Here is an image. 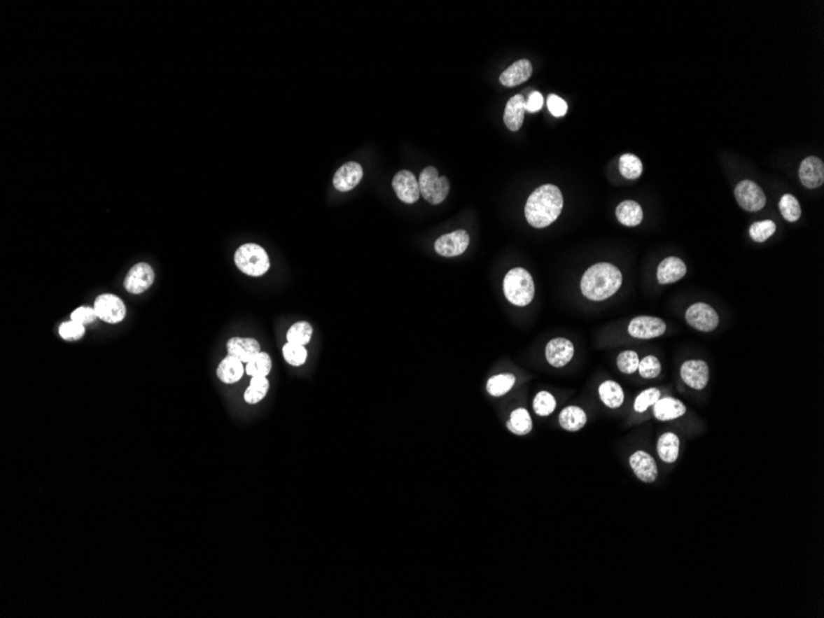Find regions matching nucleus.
<instances>
[{
  "label": "nucleus",
  "mask_w": 824,
  "mask_h": 618,
  "mask_svg": "<svg viewBox=\"0 0 824 618\" xmlns=\"http://www.w3.org/2000/svg\"><path fill=\"white\" fill-rule=\"evenodd\" d=\"M94 310L99 320L106 323H120L126 317V305L114 294H102L94 302Z\"/></svg>",
  "instance_id": "nucleus-6"
},
{
  "label": "nucleus",
  "mask_w": 824,
  "mask_h": 618,
  "mask_svg": "<svg viewBox=\"0 0 824 618\" xmlns=\"http://www.w3.org/2000/svg\"><path fill=\"white\" fill-rule=\"evenodd\" d=\"M312 326L306 321H299V323H294L286 332V341L289 343H294V344H299V346H305L307 343L312 341Z\"/></svg>",
  "instance_id": "nucleus-32"
},
{
  "label": "nucleus",
  "mask_w": 824,
  "mask_h": 618,
  "mask_svg": "<svg viewBox=\"0 0 824 618\" xmlns=\"http://www.w3.org/2000/svg\"><path fill=\"white\" fill-rule=\"evenodd\" d=\"M503 293L513 305L527 307L534 297L533 279L524 268H513L503 279Z\"/></svg>",
  "instance_id": "nucleus-3"
},
{
  "label": "nucleus",
  "mask_w": 824,
  "mask_h": 618,
  "mask_svg": "<svg viewBox=\"0 0 824 618\" xmlns=\"http://www.w3.org/2000/svg\"><path fill=\"white\" fill-rule=\"evenodd\" d=\"M686 321L691 328L702 332L713 331L720 323L718 315L713 307L705 302H696L687 309Z\"/></svg>",
  "instance_id": "nucleus-7"
},
{
  "label": "nucleus",
  "mask_w": 824,
  "mask_h": 618,
  "mask_svg": "<svg viewBox=\"0 0 824 618\" xmlns=\"http://www.w3.org/2000/svg\"><path fill=\"white\" fill-rule=\"evenodd\" d=\"M526 111L529 113H537L542 109L543 106V97L539 92H533L529 94V100L526 101Z\"/></svg>",
  "instance_id": "nucleus-44"
},
{
  "label": "nucleus",
  "mask_w": 824,
  "mask_h": 618,
  "mask_svg": "<svg viewBox=\"0 0 824 618\" xmlns=\"http://www.w3.org/2000/svg\"><path fill=\"white\" fill-rule=\"evenodd\" d=\"M273 363H272V358L268 353L262 352L256 354L253 358L249 360V363H246V374L249 375L251 378H267L272 370Z\"/></svg>",
  "instance_id": "nucleus-28"
},
{
  "label": "nucleus",
  "mask_w": 824,
  "mask_h": 618,
  "mask_svg": "<svg viewBox=\"0 0 824 618\" xmlns=\"http://www.w3.org/2000/svg\"><path fill=\"white\" fill-rule=\"evenodd\" d=\"M616 216L621 224L634 227L642 223L643 210L637 202L626 200L617 206Z\"/></svg>",
  "instance_id": "nucleus-26"
},
{
  "label": "nucleus",
  "mask_w": 824,
  "mask_h": 618,
  "mask_svg": "<svg viewBox=\"0 0 824 618\" xmlns=\"http://www.w3.org/2000/svg\"><path fill=\"white\" fill-rule=\"evenodd\" d=\"M532 425L533 423H532V419L529 416V411L519 407V409H516L511 412L510 420L508 422V428L515 435L526 436L532 431Z\"/></svg>",
  "instance_id": "nucleus-29"
},
{
  "label": "nucleus",
  "mask_w": 824,
  "mask_h": 618,
  "mask_svg": "<svg viewBox=\"0 0 824 618\" xmlns=\"http://www.w3.org/2000/svg\"><path fill=\"white\" fill-rule=\"evenodd\" d=\"M639 357L634 351H624L617 357V367L624 374H633L637 372Z\"/></svg>",
  "instance_id": "nucleus-41"
},
{
  "label": "nucleus",
  "mask_w": 824,
  "mask_h": 618,
  "mask_svg": "<svg viewBox=\"0 0 824 618\" xmlns=\"http://www.w3.org/2000/svg\"><path fill=\"white\" fill-rule=\"evenodd\" d=\"M734 195L738 204L746 211H759L767 204V197L762 188L752 181L738 183Z\"/></svg>",
  "instance_id": "nucleus-8"
},
{
  "label": "nucleus",
  "mask_w": 824,
  "mask_h": 618,
  "mask_svg": "<svg viewBox=\"0 0 824 618\" xmlns=\"http://www.w3.org/2000/svg\"><path fill=\"white\" fill-rule=\"evenodd\" d=\"M419 185L422 197L432 205H438L445 202L451 189L449 181L446 177H440L438 171L432 166L426 167L421 171Z\"/></svg>",
  "instance_id": "nucleus-5"
},
{
  "label": "nucleus",
  "mask_w": 824,
  "mask_h": 618,
  "mask_svg": "<svg viewBox=\"0 0 824 618\" xmlns=\"http://www.w3.org/2000/svg\"><path fill=\"white\" fill-rule=\"evenodd\" d=\"M532 76V64L529 59H519L503 71L500 76V82L505 87H516L529 80Z\"/></svg>",
  "instance_id": "nucleus-19"
},
{
  "label": "nucleus",
  "mask_w": 824,
  "mask_h": 618,
  "mask_svg": "<svg viewBox=\"0 0 824 618\" xmlns=\"http://www.w3.org/2000/svg\"><path fill=\"white\" fill-rule=\"evenodd\" d=\"M58 335L64 341H78L85 335V326L73 320H68L60 325Z\"/></svg>",
  "instance_id": "nucleus-38"
},
{
  "label": "nucleus",
  "mask_w": 824,
  "mask_h": 618,
  "mask_svg": "<svg viewBox=\"0 0 824 618\" xmlns=\"http://www.w3.org/2000/svg\"><path fill=\"white\" fill-rule=\"evenodd\" d=\"M686 274V265L676 257H669L659 265L657 276L659 284H670L680 281Z\"/></svg>",
  "instance_id": "nucleus-21"
},
{
  "label": "nucleus",
  "mask_w": 824,
  "mask_h": 618,
  "mask_svg": "<svg viewBox=\"0 0 824 618\" xmlns=\"http://www.w3.org/2000/svg\"><path fill=\"white\" fill-rule=\"evenodd\" d=\"M235 265L249 276H262L270 270V257L260 244H244L235 253Z\"/></svg>",
  "instance_id": "nucleus-4"
},
{
  "label": "nucleus",
  "mask_w": 824,
  "mask_h": 618,
  "mask_svg": "<svg viewBox=\"0 0 824 618\" xmlns=\"http://www.w3.org/2000/svg\"><path fill=\"white\" fill-rule=\"evenodd\" d=\"M469 234L464 230H456L451 234H443L435 241V251L443 257H456L466 252L469 246Z\"/></svg>",
  "instance_id": "nucleus-10"
},
{
  "label": "nucleus",
  "mask_w": 824,
  "mask_h": 618,
  "mask_svg": "<svg viewBox=\"0 0 824 618\" xmlns=\"http://www.w3.org/2000/svg\"><path fill=\"white\" fill-rule=\"evenodd\" d=\"M680 373L685 384L694 390L705 389L710 380V369L704 360H686Z\"/></svg>",
  "instance_id": "nucleus-13"
},
{
  "label": "nucleus",
  "mask_w": 824,
  "mask_h": 618,
  "mask_svg": "<svg viewBox=\"0 0 824 618\" xmlns=\"http://www.w3.org/2000/svg\"><path fill=\"white\" fill-rule=\"evenodd\" d=\"M599 395L602 402L610 409H617L622 406L624 401V394L621 385L617 384L613 380L603 381L599 388Z\"/></svg>",
  "instance_id": "nucleus-27"
},
{
  "label": "nucleus",
  "mask_w": 824,
  "mask_h": 618,
  "mask_svg": "<svg viewBox=\"0 0 824 618\" xmlns=\"http://www.w3.org/2000/svg\"><path fill=\"white\" fill-rule=\"evenodd\" d=\"M620 171L627 179H637L642 176L643 164L641 160L631 153H624L620 158Z\"/></svg>",
  "instance_id": "nucleus-33"
},
{
  "label": "nucleus",
  "mask_w": 824,
  "mask_h": 618,
  "mask_svg": "<svg viewBox=\"0 0 824 618\" xmlns=\"http://www.w3.org/2000/svg\"><path fill=\"white\" fill-rule=\"evenodd\" d=\"M660 396H662V393L657 388H649V389L644 390L638 395L637 399L634 401V410L639 414L645 412L650 406H654V404L660 399Z\"/></svg>",
  "instance_id": "nucleus-39"
},
{
  "label": "nucleus",
  "mask_w": 824,
  "mask_h": 618,
  "mask_svg": "<svg viewBox=\"0 0 824 618\" xmlns=\"http://www.w3.org/2000/svg\"><path fill=\"white\" fill-rule=\"evenodd\" d=\"M283 357L286 360V363L291 364V367H301L304 365L307 358V351H306L305 346H299V344H294V343H286L283 346Z\"/></svg>",
  "instance_id": "nucleus-34"
},
{
  "label": "nucleus",
  "mask_w": 824,
  "mask_h": 618,
  "mask_svg": "<svg viewBox=\"0 0 824 618\" xmlns=\"http://www.w3.org/2000/svg\"><path fill=\"white\" fill-rule=\"evenodd\" d=\"M775 231H776L775 223L770 221V220H765V221L754 223L749 229V234H750L753 241L764 242L769 237H771L772 234H775Z\"/></svg>",
  "instance_id": "nucleus-37"
},
{
  "label": "nucleus",
  "mask_w": 824,
  "mask_h": 618,
  "mask_svg": "<svg viewBox=\"0 0 824 618\" xmlns=\"http://www.w3.org/2000/svg\"><path fill=\"white\" fill-rule=\"evenodd\" d=\"M686 414V407L681 401L674 398L659 399L654 404V416L659 421H671Z\"/></svg>",
  "instance_id": "nucleus-23"
},
{
  "label": "nucleus",
  "mask_w": 824,
  "mask_h": 618,
  "mask_svg": "<svg viewBox=\"0 0 824 618\" xmlns=\"http://www.w3.org/2000/svg\"><path fill=\"white\" fill-rule=\"evenodd\" d=\"M557 407L554 396L548 391H540L536 395L533 400V410L536 414L542 417L553 414Z\"/></svg>",
  "instance_id": "nucleus-36"
},
{
  "label": "nucleus",
  "mask_w": 824,
  "mask_h": 618,
  "mask_svg": "<svg viewBox=\"0 0 824 618\" xmlns=\"http://www.w3.org/2000/svg\"><path fill=\"white\" fill-rule=\"evenodd\" d=\"M563 209V194L553 184L537 188L524 206V215L531 226L545 229L559 218Z\"/></svg>",
  "instance_id": "nucleus-1"
},
{
  "label": "nucleus",
  "mask_w": 824,
  "mask_h": 618,
  "mask_svg": "<svg viewBox=\"0 0 824 618\" xmlns=\"http://www.w3.org/2000/svg\"><path fill=\"white\" fill-rule=\"evenodd\" d=\"M393 188L400 200L405 204H414L420 197V185L414 173L400 171L393 179Z\"/></svg>",
  "instance_id": "nucleus-12"
},
{
  "label": "nucleus",
  "mask_w": 824,
  "mask_h": 618,
  "mask_svg": "<svg viewBox=\"0 0 824 618\" xmlns=\"http://www.w3.org/2000/svg\"><path fill=\"white\" fill-rule=\"evenodd\" d=\"M270 391V380L267 378H252L246 389L244 399L249 405H256L265 399Z\"/></svg>",
  "instance_id": "nucleus-30"
},
{
  "label": "nucleus",
  "mask_w": 824,
  "mask_h": 618,
  "mask_svg": "<svg viewBox=\"0 0 824 618\" xmlns=\"http://www.w3.org/2000/svg\"><path fill=\"white\" fill-rule=\"evenodd\" d=\"M548 109H550V114L555 116V118H561L566 114L568 111V104L565 103L564 99L560 98L555 94H550L548 97Z\"/></svg>",
  "instance_id": "nucleus-43"
},
{
  "label": "nucleus",
  "mask_w": 824,
  "mask_h": 618,
  "mask_svg": "<svg viewBox=\"0 0 824 618\" xmlns=\"http://www.w3.org/2000/svg\"><path fill=\"white\" fill-rule=\"evenodd\" d=\"M363 178V168L357 162H348L338 168L333 177V187L338 192H349L357 187Z\"/></svg>",
  "instance_id": "nucleus-16"
},
{
  "label": "nucleus",
  "mask_w": 824,
  "mask_h": 618,
  "mask_svg": "<svg viewBox=\"0 0 824 618\" xmlns=\"http://www.w3.org/2000/svg\"><path fill=\"white\" fill-rule=\"evenodd\" d=\"M778 206H780V211H781L783 218L788 220V223H795L801 218L799 203H798L797 199L791 194H785L781 197Z\"/></svg>",
  "instance_id": "nucleus-35"
},
{
  "label": "nucleus",
  "mask_w": 824,
  "mask_h": 618,
  "mask_svg": "<svg viewBox=\"0 0 824 618\" xmlns=\"http://www.w3.org/2000/svg\"><path fill=\"white\" fill-rule=\"evenodd\" d=\"M587 417L585 411L579 406H568L563 409L559 415V423L565 431H580L585 426Z\"/></svg>",
  "instance_id": "nucleus-25"
},
{
  "label": "nucleus",
  "mask_w": 824,
  "mask_h": 618,
  "mask_svg": "<svg viewBox=\"0 0 824 618\" xmlns=\"http://www.w3.org/2000/svg\"><path fill=\"white\" fill-rule=\"evenodd\" d=\"M226 349L228 356L239 359L242 363H249L256 354L260 353V344L254 338L232 337L228 339Z\"/></svg>",
  "instance_id": "nucleus-18"
},
{
  "label": "nucleus",
  "mask_w": 824,
  "mask_h": 618,
  "mask_svg": "<svg viewBox=\"0 0 824 618\" xmlns=\"http://www.w3.org/2000/svg\"><path fill=\"white\" fill-rule=\"evenodd\" d=\"M798 176L804 187L816 189L824 182V164L817 157H807L799 166Z\"/></svg>",
  "instance_id": "nucleus-17"
},
{
  "label": "nucleus",
  "mask_w": 824,
  "mask_h": 618,
  "mask_svg": "<svg viewBox=\"0 0 824 618\" xmlns=\"http://www.w3.org/2000/svg\"><path fill=\"white\" fill-rule=\"evenodd\" d=\"M622 286V273L611 263H597L586 270L581 293L592 302H602L616 294Z\"/></svg>",
  "instance_id": "nucleus-2"
},
{
  "label": "nucleus",
  "mask_w": 824,
  "mask_h": 618,
  "mask_svg": "<svg viewBox=\"0 0 824 618\" xmlns=\"http://www.w3.org/2000/svg\"><path fill=\"white\" fill-rule=\"evenodd\" d=\"M638 370H639V374H641L642 378L653 379V378H657L660 374V372H662V364H660L657 357L647 356L645 358H643L639 362Z\"/></svg>",
  "instance_id": "nucleus-40"
},
{
  "label": "nucleus",
  "mask_w": 824,
  "mask_h": 618,
  "mask_svg": "<svg viewBox=\"0 0 824 618\" xmlns=\"http://www.w3.org/2000/svg\"><path fill=\"white\" fill-rule=\"evenodd\" d=\"M97 318H98L97 312L94 310V307H77L71 314V320L76 321V323H82L84 326L93 323Z\"/></svg>",
  "instance_id": "nucleus-42"
},
{
  "label": "nucleus",
  "mask_w": 824,
  "mask_h": 618,
  "mask_svg": "<svg viewBox=\"0 0 824 618\" xmlns=\"http://www.w3.org/2000/svg\"><path fill=\"white\" fill-rule=\"evenodd\" d=\"M244 373H246V368H244V363H242L239 359L235 358L232 356H228L220 362L218 369H216V375L218 379L221 380L225 384H235L239 380L242 379Z\"/></svg>",
  "instance_id": "nucleus-22"
},
{
  "label": "nucleus",
  "mask_w": 824,
  "mask_h": 618,
  "mask_svg": "<svg viewBox=\"0 0 824 618\" xmlns=\"http://www.w3.org/2000/svg\"><path fill=\"white\" fill-rule=\"evenodd\" d=\"M515 381H516V378L512 374L494 375L487 380V393L495 398L503 396L512 389Z\"/></svg>",
  "instance_id": "nucleus-31"
},
{
  "label": "nucleus",
  "mask_w": 824,
  "mask_h": 618,
  "mask_svg": "<svg viewBox=\"0 0 824 618\" xmlns=\"http://www.w3.org/2000/svg\"><path fill=\"white\" fill-rule=\"evenodd\" d=\"M155 281V270L148 263L141 262L131 268L124 281V288L134 295L144 294Z\"/></svg>",
  "instance_id": "nucleus-9"
},
{
  "label": "nucleus",
  "mask_w": 824,
  "mask_h": 618,
  "mask_svg": "<svg viewBox=\"0 0 824 618\" xmlns=\"http://www.w3.org/2000/svg\"><path fill=\"white\" fill-rule=\"evenodd\" d=\"M633 473L643 483L652 484L658 478V467L654 458L644 451H637L629 458Z\"/></svg>",
  "instance_id": "nucleus-15"
},
{
  "label": "nucleus",
  "mask_w": 824,
  "mask_h": 618,
  "mask_svg": "<svg viewBox=\"0 0 824 618\" xmlns=\"http://www.w3.org/2000/svg\"><path fill=\"white\" fill-rule=\"evenodd\" d=\"M657 448H658L657 451H658L659 458L663 462L668 463V464H673L679 458V437L676 436L675 433H671V432L664 433V435L659 437Z\"/></svg>",
  "instance_id": "nucleus-24"
},
{
  "label": "nucleus",
  "mask_w": 824,
  "mask_h": 618,
  "mask_svg": "<svg viewBox=\"0 0 824 618\" xmlns=\"http://www.w3.org/2000/svg\"><path fill=\"white\" fill-rule=\"evenodd\" d=\"M526 100L524 95L517 94L510 99L506 104L503 121L508 126V130L519 131L524 124V113H526Z\"/></svg>",
  "instance_id": "nucleus-20"
},
{
  "label": "nucleus",
  "mask_w": 824,
  "mask_h": 618,
  "mask_svg": "<svg viewBox=\"0 0 824 618\" xmlns=\"http://www.w3.org/2000/svg\"><path fill=\"white\" fill-rule=\"evenodd\" d=\"M574 357V344L566 338H553L545 347V358L554 368H563Z\"/></svg>",
  "instance_id": "nucleus-14"
},
{
  "label": "nucleus",
  "mask_w": 824,
  "mask_h": 618,
  "mask_svg": "<svg viewBox=\"0 0 824 618\" xmlns=\"http://www.w3.org/2000/svg\"><path fill=\"white\" fill-rule=\"evenodd\" d=\"M666 331V323L662 318L653 316H639L633 318L628 326V332L634 338L650 339L660 337Z\"/></svg>",
  "instance_id": "nucleus-11"
}]
</instances>
